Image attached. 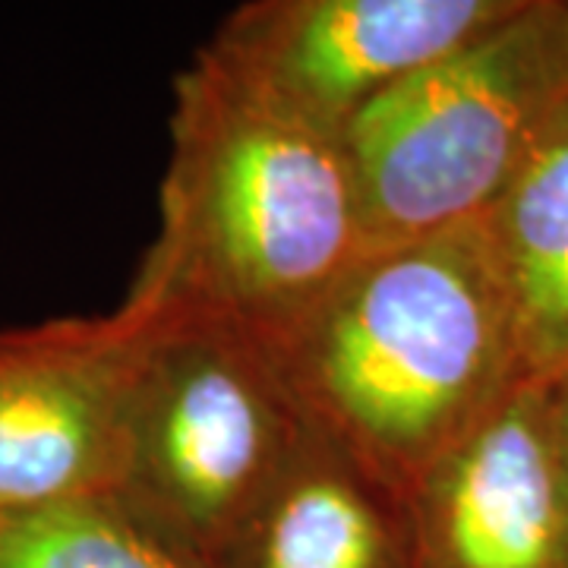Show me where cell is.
Masks as SVG:
<instances>
[{
  "label": "cell",
  "mask_w": 568,
  "mask_h": 568,
  "mask_svg": "<svg viewBox=\"0 0 568 568\" xmlns=\"http://www.w3.org/2000/svg\"><path fill=\"white\" fill-rule=\"evenodd\" d=\"M364 253L345 142L200 51L174 82L162 224L126 297L278 351Z\"/></svg>",
  "instance_id": "cell-1"
},
{
  "label": "cell",
  "mask_w": 568,
  "mask_h": 568,
  "mask_svg": "<svg viewBox=\"0 0 568 568\" xmlns=\"http://www.w3.org/2000/svg\"><path fill=\"white\" fill-rule=\"evenodd\" d=\"M275 357L306 424L398 499L534 379L484 219L366 250Z\"/></svg>",
  "instance_id": "cell-2"
},
{
  "label": "cell",
  "mask_w": 568,
  "mask_h": 568,
  "mask_svg": "<svg viewBox=\"0 0 568 568\" xmlns=\"http://www.w3.org/2000/svg\"><path fill=\"white\" fill-rule=\"evenodd\" d=\"M568 99V0H525L345 130L366 250L484 219Z\"/></svg>",
  "instance_id": "cell-3"
},
{
  "label": "cell",
  "mask_w": 568,
  "mask_h": 568,
  "mask_svg": "<svg viewBox=\"0 0 568 568\" xmlns=\"http://www.w3.org/2000/svg\"><path fill=\"white\" fill-rule=\"evenodd\" d=\"M145 316L114 493L219 566L313 426L268 345L209 320Z\"/></svg>",
  "instance_id": "cell-4"
},
{
  "label": "cell",
  "mask_w": 568,
  "mask_h": 568,
  "mask_svg": "<svg viewBox=\"0 0 568 568\" xmlns=\"http://www.w3.org/2000/svg\"><path fill=\"white\" fill-rule=\"evenodd\" d=\"M525 0H253L203 54L345 140L354 118L417 70L487 36Z\"/></svg>",
  "instance_id": "cell-5"
},
{
  "label": "cell",
  "mask_w": 568,
  "mask_h": 568,
  "mask_svg": "<svg viewBox=\"0 0 568 568\" xmlns=\"http://www.w3.org/2000/svg\"><path fill=\"white\" fill-rule=\"evenodd\" d=\"M145 342L133 301L0 332V515L114 493Z\"/></svg>",
  "instance_id": "cell-6"
},
{
  "label": "cell",
  "mask_w": 568,
  "mask_h": 568,
  "mask_svg": "<svg viewBox=\"0 0 568 568\" xmlns=\"http://www.w3.org/2000/svg\"><path fill=\"white\" fill-rule=\"evenodd\" d=\"M402 503L414 568H568L547 379H525Z\"/></svg>",
  "instance_id": "cell-7"
},
{
  "label": "cell",
  "mask_w": 568,
  "mask_h": 568,
  "mask_svg": "<svg viewBox=\"0 0 568 568\" xmlns=\"http://www.w3.org/2000/svg\"><path fill=\"white\" fill-rule=\"evenodd\" d=\"M219 568H414L405 503L310 429Z\"/></svg>",
  "instance_id": "cell-8"
},
{
  "label": "cell",
  "mask_w": 568,
  "mask_h": 568,
  "mask_svg": "<svg viewBox=\"0 0 568 568\" xmlns=\"http://www.w3.org/2000/svg\"><path fill=\"white\" fill-rule=\"evenodd\" d=\"M484 222L506 275L525 366L568 373V99L540 130Z\"/></svg>",
  "instance_id": "cell-9"
},
{
  "label": "cell",
  "mask_w": 568,
  "mask_h": 568,
  "mask_svg": "<svg viewBox=\"0 0 568 568\" xmlns=\"http://www.w3.org/2000/svg\"><path fill=\"white\" fill-rule=\"evenodd\" d=\"M0 568H219L118 493L0 515Z\"/></svg>",
  "instance_id": "cell-10"
},
{
  "label": "cell",
  "mask_w": 568,
  "mask_h": 568,
  "mask_svg": "<svg viewBox=\"0 0 568 568\" xmlns=\"http://www.w3.org/2000/svg\"><path fill=\"white\" fill-rule=\"evenodd\" d=\"M549 383V424H552V448H556V467L562 484V503L568 518V373L547 379Z\"/></svg>",
  "instance_id": "cell-11"
}]
</instances>
